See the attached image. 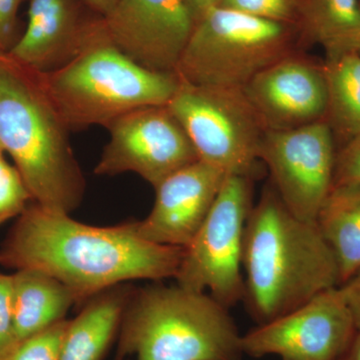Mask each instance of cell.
Segmentation results:
<instances>
[{"mask_svg":"<svg viewBox=\"0 0 360 360\" xmlns=\"http://www.w3.org/2000/svg\"><path fill=\"white\" fill-rule=\"evenodd\" d=\"M184 1L196 21L206 11H210L213 7L219 6L220 0H184Z\"/></svg>","mask_w":360,"mask_h":360,"instance_id":"4316f807","label":"cell"},{"mask_svg":"<svg viewBox=\"0 0 360 360\" xmlns=\"http://www.w3.org/2000/svg\"><path fill=\"white\" fill-rule=\"evenodd\" d=\"M359 52L360 53V44H359Z\"/></svg>","mask_w":360,"mask_h":360,"instance_id":"4dcf8cb0","label":"cell"},{"mask_svg":"<svg viewBox=\"0 0 360 360\" xmlns=\"http://www.w3.org/2000/svg\"><path fill=\"white\" fill-rule=\"evenodd\" d=\"M315 222L335 255L341 285L360 269V184L333 186Z\"/></svg>","mask_w":360,"mask_h":360,"instance_id":"d6986e66","label":"cell"},{"mask_svg":"<svg viewBox=\"0 0 360 360\" xmlns=\"http://www.w3.org/2000/svg\"><path fill=\"white\" fill-rule=\"evenodd\" d=\"M132 291L120 284L87 300L68 324L61 360H103L120 331Z\"/></svg>","mask_w":360,"mask_h":360,"instance_id":"2e32d148","label":"cell"},{"mask_svg":"<svg viewBox=\"0 0 360 360\" xmlns=\"http://www.w3.org/2000/svg\"><path fill=\"white\" fill-rule=\"evenodd\" d=\"M84 1L94 13L104 18L112 11L117 0H84Z\"/></svg>","mask_w":360,"mask_h":360,"instance_id":"83f0119b","label":"cell"},{"mask_svg":"<svg viewBox=\"0 0 360 360\" xmlns=\"http://www.w3.org/2000/svg\"><path fill=\"white\" fill-rule=\"evenodd\" d=\"M338 360H360V333H357L352 345Z\"/></svg>","mask_w":360,"mask_h":360,"instance_id":"f1b7e54d","label":"cell"},{"mask_svg":"<svg viewBox=\"0 0 360 360\" xmlns=\"http://www.w3.org/2000/svg\"><path fill=\"white\" fill-rule=\"evenodd\" d=\"M41 73L0 51V146L33 202L68 213L84 200L85 182L70 132Z\"/></svg>","mask_w":360,"mask_h":360,"instance_id":"3957f363","label":"cell"},{"mask_svg":"<svg viewBox=\"0 0 360 360\" xmlns=\"http://www.w3.org/2000/svg\"><path fill=\"white\" fill-rule=\"evenodd\" d=\"M255 179L227 175L212 210L184 257L175 281L186 290L207 292L227 309L243 302V240L253 205Z\"/></svg>","mask_w":360,"mask_h":360,"instance_id":"ba28073f","label":"cell"},{"mask_svg":"<svg viewBox=\"0 0 360 360\" xmlns=\"http://www.w3.org/2000/svg\"><path fill=\"white\" fill-rule=\"evenodd\" d=\"M18 345L13 324V276L0 274V360Z\"/></svg>","mask_w":360,"mask_h":360,"instance_id":"603a6c76","label":"cell"},{"mask_svg":"<svg viewBox=\"0 0 360 360\" xmlns=\"http://www.w3.org/2000/svg\"><path fill=\"white\" fill-rule=\"evenodd\" d=\"M94 174L134 172L153 187L198 158L193 142L167 105L144 106L111 122Z\"/></svg>","mask_w":360,"mask_h":360,"instance_id":"30bf717a","label":"cell"},{"mask_svg":"<svg viewBox=\"0 0 360 360\" xmlns=\"http://www.w3.org/2000/svg\"><path fill=\"white\" fill-rule=\"evenodd\" d=\"M298 28L302 49L321 45L326 58L359 52L360 0H303Z\"/></svg>","mask_w":360,"mask_h":360,"instance_id":"ac0fdd59","label":"cell"},{"mask_svg":"<svg viewBox=\"0 0 360 360\" xmlns=\"http://www.w3.org/2000/svg\"><path fill=\"white\" fill-rule=\"evenodd\" d=\"M84 0H30L27 25L11 51L23 65L49 73L70 63L89 44L99 14L87 15Z\"/></svg>","mask_w":360,"mask_h":360,"instance_id":"9a60e30c","label":"cell"},{"mask_svg":"<svg viewBox=\"0 0 360 360\" xmlns=\"http://www.w3.org/2000/svg\"><path fill=\"white\" fill-rule=\"evenodd\" d=\"M354 315L340 286L241 338L243 354L281 360H338L357 335Z\"/></svg>","mask_w":360,"mask_h":360,"instance_id":"8fae6325","label":"cell"},{"mask_svg":"<svg viewBox=\"0 0 360 360\" xmlns=\"http://www.w3.org/2000/svg\"><path fill=\"white\" fill-rule=\"evenodd\" d=\"M300 51L297 25L217 6L195 21L174 73L188 84L243 89L260 71Z\"/></svg>","mask_w":360,"mask_h":360,"instance_id":"8992f818","label":"cell"},{"mask_svg":"<svg viewBox=\"0 0 360 360\" xmlns=\"http://www.w3.org/2000/svg\"><path fill=\"white\" fill-rule=\"evenodd\" d=\"M340 288L352 310L355 326L360 333V269L347 281L341 284Z\"/></svg>","mask_w":360,"mask_h":360,"instance_id":"484cf974","label":"cell"},{"mask_svg":"<svg viewBox=\"0 0 360 360\" xmlns=\"http://www.w3.org/2000/svg\"><path fill=\"white\" fill-rule=\"evenodd\" d=\"M13 279V324L16 342L37 335L65 316L77 297L63 283L44 272L20 269Z\"/></svg>","mask_w":360,"mask_h":360,"instance_id":"e0dca14e","label":"cell"},{"mask_svg":"<svg viewBox=\"0 0 360 360\" xmlns=\"http://www.w3.org/2000/svg\"><path fill=\"white\" fill-rule=\"evenodd\" d=\"M303 0H220L219 6L276 22L297 25Z\"/></svg>","mask_w":360,"mask_h":360,"instance_id":"7402d4cb","label":"cell"},{"mask_svg":"<svg viewBox=\"0 0 360 360\" xmlns=\"http://www.w3.org/2000/svg\"><path fill=\"white\" fill-rule=\"evenodd\" d=\"M224 170L202 160L177 170L155 187L148 217L136 221L139 236L156 245L186 248L195 238L224 186Z\"/></svg>","mask_w":360,"mask_h":360,"instance_id":"5bb4252c","label":"cell"},{"mask_svg":"<svg viewBox=\"0 0 360 360\" xmlns=\"http://www.w3.org/2000/svg\"><path fill=\"white\" fill-rule=\"evenodd\" d=\"M241 338L229 309L207 292L151 285L132 291L117 354L136 360H241Z\"/></svg>","mask_w":360,"mask_h":360,"instance_id":"277c9868","label":"cell"},{"mask_svg":"<svg viewBox=\"0 0 360 360\" xmlns=\"http://www.w3.org/2000/svg\"><path fill=\"white\" fill-rule=\"evenodd\" d=\"M267 131L326 122L328 91L323 63L293 52L243 87Z\"/></svg>","mask_w":360,"mask_h":360,"instance_id":"4fadbf2b","label":"cell"},{"mask_svg":"<svg viewBox=\"0 0 360 360\" xmlns=\"http://www.w3.org/2000/svg\"><path fill=\"white\" fill-rule=\"evenodd\" d=\"M22 0H0V51L9 52L20 39L18 9Z\"/></svg>","mask_w":360,"mask_h":360,"instance_id":"d4e9b609","label":"cell"},{"mask_svg":"<svg viewBox=\"0 0 360 360\" xmlns=\"http://www.w3.org/2000/svg\"><path fill=\"white\" fill-rule=\"evenodd\" d=\"M342 184H360V135L336 151L333 186Z\"/></svg>","mask_w":360,"mask_h":360,"instance_id":"cb8c5ba5","label":"cell"},{"mask_svg":"<svg viewBox=\"0 0 360 360\" xmlns=\"http://www.w3.org/2000/svg\"><path fill=\"white\" fill-rule=\"evenodd\" d=\"M103 18L117 49L158 72L174 73L195 25L184 0H117Z\"/></svg>","mask_w":360,"mask_h":360,"instance_id":"7c38bea8","label":"cell"},{"mask_svg":"<svg viewBox=\"0 0 360 360\" xmlns=\"http://www.w3.org/2000/svg\"><path fill=\"white\" fill-rule=\"evenodd\" d=\"M20 215L0 260L54 277L79 304L127 281L175 278L184 257V248L142 238L136 221L94 226L35 202Z\"/></svg>","mask_w":360,"mask_h":360,"instance_id":"6da1fadb","label":"cell"},{"mask_svg":"<svg viewBox=\"0 0 360 360\" xmlns=\"http://www.w3.org/2000/svg\"><path fill=\"white\" fill-rule=\"evenodd\" d=\"M243 269V303L257 326L340 285L338 262L316 222L295 217L270 182L246 222Z\"/></svg>","mask_w":360,"mask_h":360,"instance_id":"7a4b0ae2","label":"cell"},{"mask_svg":"<svg viewBox=\"0 0 360 360\" xmlns=\"http://www.w3.org/2000/svg\"><path fill=\"white\" fill-rule=\"evenodd\" d=\"M200 160L227 175H259V148L267 130L243 89L180 82L167 104Z\"/></svg>","mask_w":360,"mask_h":360,"instance_id":"52a82bcc","label":"cell"},{"mask_svg":"<svg viewBox=\"0 0 360 360\" xmlns=\"http://www.w3.org/2000/svg\"><path fill=\"white\" fill-rule=\"evenodd\" d=\"M70 321L63 319L37 335L25 338L1 360H61Z\"/></svg>","mask_w":360,"mask_h":360,"instance_id":"44dd1931","label":"cell"},{"mask_svg":"<svg viewBox=\"0 0 360 360\" xmlns=\"http://www.w3.org/2000/svg\"><path fill=\"white\" fill-rule=\"evenodd\" d=\"M335 137L326 122L297 129L270 130L262 139L259 160L284 205L298 219L316 221L333 187Z\"/></svg>","mask_w":360,"mask_h":360,"instance_id":"9c48e42d","label":"cell"},{"mask_svg":"<svg viewBox=\"0 0 360 360\" xmlns=\"http://www.w3.org/2000/svg\"><path fill=\"white\" fill-rule=\"evenodd\" d=\"M323 65L328 91L326 122L335 141L338 137L343 144L360 135V53L329 56Z\"/></svg>","mask_w":360,"mask_h":360,"instance_id":"ffe728a7","label":"cell"},{"mask_svg":"<svg viewBox=\"0 0 360 360\" xmlns=\"http://www.w3.org/2000/svg\"><path fill=\"white\" fill-rule=\"evenodd\" d=\"M41 75L70 130L106 127L137 108L167 105L181 82L174 72L148 70L125 56L111 41L103 18L79 56Z\"/></svg>","mask_w":360,"mask_h":360,"instance_id":"5b68a950","label":"cell"},{"mask_svg":"<svg viewBox=\"0 0 360 360\" xmlns=\"http://www.w3.org/2000/svg\"><path fill=\"white\" fill-rule=\"evenodd\" d=\"M4 149H2L1 146H0V158H1V156H4Z\"/></svg>","mask_w":360,"mask_h":360,"instance_id":"f546056e","label":"cell"}]
</instances>
